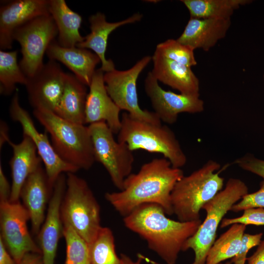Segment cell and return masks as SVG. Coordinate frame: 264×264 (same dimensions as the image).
Instances as JSON below:
<instances>
[{
    "label": "cell",
    "instance_id": "obj_14",
    "mask_svg": "<svg viewBox=\"0 0 264 264\" xmlns=\"http://www.w3.org/2000/svg\"><path fill=\"white\" fill-rule=\"evenodd\" d=\"M65 73L56 61L44 64L25 85L30 105L35 109L54 112L63 92Z\"/></svg>",
    "mask_w": 264,
    "mask_h": 264
},
{
    "label": "cell",
    "instance_id": "obj_31",
    "mask_svg": "<svg viewBox=\"0 0 264 264\" xmlns=\"http://www.w3.org/2000/svg\"><path fill=\"white\" fill-rule=\"evenodd\" d=\"M194 51L190 47L174 39L158 44L155 50L165 58L190 67L197 64Z\"/></svg>",
    "mask_w": 264,
    "mask_h": 264
},
{
    "label": "cell",
    "instance_id": "obj_1",
    "mask_svg": "<svg viewBox=\"0 0 264 264\" xmlns=\"http://www.w3.org/2000/svg\"><path fill=\"white\" fill-rule=\"evenodd\" d=\"M181 168H175L164 157L144 164L136 174L125 179L122 190L107 192L106 199L125 217L146 203L161 206L166 215L174 214L171 194L176 183L184 176Z\"/></svg>",
    "mask_w": 264,
    "mask_h": 264
},
{
    "label": "cell",
    "instance_id": "obj_20",
    "mask_svg": "<svg viewBox=\"0 0 264 264\" xmlns=\"http://www.w3.org/2000/svg\"><path fill=\"white\" fill-rule=\"evenodd\" d=\"M152 57L153 76L158 81L180 93L199 96V81L191 67L160 55L156 52Z\"/></svg>",
    "mask_w": 264,
    "mask_h": 264
},
{
    "label": "cell",
    "instance_id": "obj_27",
    "mask_svg": "<svg viewBox=\"0 0 264 264\" xmlns=\"http://www.w3.org/2000/svg\"><path fill=\"white\" fill-rule=\"evenodd\" d=\"M246 225L233 224L215 240L209 249L205 264H220L234 258L239 252Z\"/></svg>",
    "mask_w": 264,
    "mask_h": 264
},
{
    "label": "cell",
    "instance_id": "obj_42",
    "mask_svg": "<svg viewBox=\"0 0 264 264\" xmlns=\"http://www.w3.org/2000/svg\"><path fill=\"white\" fill-rule=\"evenodd\" d=\"M220 264H232V262L230 261L226 262H225V263H224V264L220 263Z\"/></svg>",
    "mask_w": 264,
    "mask_h": 264
},
{
    "label": "cell",
    "instance_id": "obj_10",
    "mask_svg": "<svg viewBox=\"0 0 264 264\" xmlns=\"http://www.w3.org/2000/svg\"><path fill=\"white\" fill-rule=\"evenodd\" d=\"M152 60V57L146 56L129 69L104 72V80L109 95L121 110L134 119L160 125L161 121L154 111L140 107L137 93L138 77Z\"/></svg>",
    "mask_w": 264,
    "mask_h": 264
},
{
    "label": "cell",
    "instance_id": "obj_28",
    "mask_svg": "<svg viewBox=\"0 0 264 264\" xmlns=\"http://www.w3.org/2000/svg\"><path fill=\"white\" fill-rule=\"evenodd\" d=\"M16 50H0V92L4 95L14 92L17 84L25 85L27 77L17 61Z\"/></svg>",
    "mask_w": 264,
    "mask_h": 264
},
{
    "label": "cell",
    "instance_id": "obj_18",
    "mask_svg": "<svg viewBox=\"0 0 264 264\" xmlns=\"http://www.w3.org/2000/svg\"><path fill=\"white\" fill-rule=\"evenodd\" d=\"M53 187L49 183L45 170L41 165L29 176L21 189L20 198L29 214L34 235L38 234L44 222L46 205Z\"/></svg>",
    "mask_w": 264,
    "mask_h": 264
},
{
    "label": "cell",
    "instance_id": "obj_3",
    "mask_svg": "<svg viewBox=\"0 0 264 264\" xmlns=\"http://www.w3.org/2000/svg\"><path fill=\"white\" fill-rule=\"evenodd\" d=\"M220 167L219 163L210 159L176 183L171 201L174 214L179 221L200 220V212L203 205L223 188L224 178L218 171Z\"/></svg>",
    "mask_w": 264,
    "mask_h": 264
},
{
    "label": "cell",
    "instance_id": "obj_37",
    "mask_svg": "<svg viewBox=\"0 0 264 264\" xmlns=\"http://www.w3.org/2000/svg\"><path fill=\"white\" fill-rule=\"evenodd\" d=\"M248 264H264V239L255 252L249 257L247 258Z\"/></svg>",
    "mask_w": 264,
    "mask_h": 264
},
{
    "label": "cell",
    "instance_id": "obj_13",
    "mask_svg": "<svg viewBox=\"0 0 264 264\" xmlns=\"http://www.w3.org/2000/svg\"><path fill=\"white\" fill-rule=\"evenodd\" d=\"M144 88L154 112L165 123H175L179 113H198L204 110V102L199 96L177 94L163 89L151 72L147 75Z\"/></svg>",
    "mask_w": 264,
    "mask_h": 264
},
{
    "label": "cell",
    "instance_id": "obj_15",
    "mask_svg": "<svg viewBox=\"0 0 264 264\" xmlns=\"http://www.w3.org/2000/svg\"><path fill=\"white\" fill-rule=\"evenodd\" d=\"M66 187V177L62 174L54 184L46 215L37 235L44 264H54L59 240L63 235L61 205Z\"/></svg>",
    "mask_w": 264,
    "mask_h": 264
},
{
    "label": "cell",
    "instance_id": "obj_38",
    "mask_svg": "<svg viewBox=\"0 0 264 264\" xmlns=\"http://www.w3.org/2000/svg\"><path fill=\"white\" fill-rule=\"evenodd\" d=\"M18 264H44L42 254L28 253Z\"/></svg>",
    "mask_w": 264,
    "mask_h": 264
},
{
    "label": "cell",
    "instance_id": "obj_39",
    "mask_svg": "<svg viewBox=\"0 0 264 264\" xmlns=\"http://www.w3.org/2000/svg\"><path fill=\"white\" fill-rule=\"evenodd\" d=\"M0 264H17L0 238Z\"/></svg>",
    "mask_w": 264,
    "mask_h": 264
},
{
    "label": "cell",
    "instance_id": "obj_24",
    "mask_svg": "<svg viewBox=\"0 0 264 264\" xmlns=\"http://www.w3.org/2000/svg\"><path fill=\"white\" fill-rule=\"evenodd\" d=\"M88 93L86 85L73 74L65 72L63 92L54 113L69 122L85 125Z\"/></svg>",
    "mask_w": 264,
    "mask_h": 264
},
{
    "label": "cell",
    "instance_id": "obj_22",
    "mask_svg": "<svg viewBox=\"0 0 264 264\" xmlns=\"http://www.w3.org/2000/svg\"><path fill=\"white\" fill-rule=\"evenodd\" d=\"M45 54L49 60L65 65L80 81L88 87L95 67L101 62L97 55L88 49L63 47L55 40L49 45Z\"/></svg>",
    "mask_w": 264,
    "mask_h": 264
},
{
    "label": "cell",
    "instance_id": "obj_5",
    "mask_svg": "<svg viewBox=\"0 0 264 264\" xmlns=\"http://www.w3.org/2000/svg\"><path fill=\"white\" fill-rule=\"evenodd\" d=\"M117 141L125 143L132 152L143 150L159 153L173 167L181 168L187 157L174 132L166 125H156L132 118L127 112L121 116Z\"/></svg>",
    "mask_w": 264,
    "mask_h": 264
},
{
    "label": "cell",
    "instance_id": "obj_4",
    "mask_svg": "<svg viewBox=\"0 0 264 264\" xmlns=\"http://www.w3.org/2000/svg\"><path fill=\"white\" fill-rule=\"evenodd\" d=\"M35 117L50 135L58 155L79 169L88 170L95 161L88 126L67 121L53 111L35 109Z\"/></svg>",
    "mask_w": 264,
    "mask_h": 264
},
{
    "label": "cell",
    "instance_id": "obj_43",
    "mask_svg": "<svg viewBox=\"0 0 264 264\" xmlns=\"http://www.w3.org/2000/svg\"></svg>",
    "mask_w": 264,
    "mask_h": 264
},
{
    "label": "cell",
    "instance_id": "obj_11",
    "mask_svg": "<svg viewBox=\"0 0 264 264\" xmlns=\"http://www.w3.org/2000/svg\"><path fill=\"white\" fill-rule=\"evenodd\" d=\"M29 214L19 201L0 202V238L18 264L28 253L42 254L27 228Z\"/></svg>",
    "mask_w": 264,
    "mask_h": 264
},
{
    "label": "cell",
    "instance_id": "obj_16",
    "mask_svg": "<svg viewBox=\"0 0 264 264\" xmlns=\"http://www.w3.org/2000/svg\"><path fill=\"white\" fill-rule=\"evenodd\" d=\"M49 14L47 0H15L1 5L0 50L12 48L13 34L18 28L38 17Z\"/></svg>",
    "mask_w": 264,
    "mask_h": 264
},
{
    "label": "cell",
    "instance_id": "obj_30",
    "mask_svg": "<svg viewBox=\"0 0 264 264\" xmlns=\"http://www.w3.org/2000/svg\"><path fill=\"white\" fill-rule=\"evenodd\" d=\"M63 236L66 243L65 264H91L88 244L68 224H63Z\"/></svg>",
    "mask_w": 264,
    "mask_h": 264
},
{
    "label": "cell",
    "instance_id": "obj_40",
    "mask_svg": "<svg viewBox=\"0 0 264 264\" xmlns=\"http://www.w3.org/2000/svg\"><path fill=\"white\" fill-rule=\"evenodd\" d=\"M8 135V127L3 120L0 121V150L3 144L9 139Z\"/></svg>",
    "mask_w": 264,
    "mask_h": 264
},
{
    "label": "cell",
    "instance_id": "obj_35",
    "mask_svg": "<svg viewBox=\"0 0 264 264\" xmlns=\"http://www.w3.org/2000/svg\"><path fill=\"white\" fill-rule=\"evenodd\" d=\"M234 163L242 169L258 175L264 180V160L247 154L236 159Z\"/></svg>",
    "mask_w": 264,
    "mask_h": 264
},
{
    "label": "cell",
    "instance_id": "obj_29",
    "mask_svg": "<svg viewBox=\"0 0 264 264\" xmlns=\"http://www.w3.org/2000/svg\"><path fill=\"white\" fill-rule=\"evenodd\" d=\"M88 245L91 264H121L110 228L101 226L94 240Z\"/></svg>",
    "mask_w": 264,
    "mask_h": 264
},
{
    "label": "cell",
    "instance_id": "obj_23",
    "mask_svg": "<svg viewBox=\"0 0 264 264\" xmlns=\"http://www.w3.org/2000/svg\"><path fill=\"white\" fill-rule=\"evenodd\" d=\"M231 20L190 18L184 31L176 39L193 49L207 51L226 35Z\"/></svg>",
    "mask_w": 264,
    "mask_h": 264
},
{
    "label": "cell",
    "instance_id": "obj_32",
    "mask_svg": "<svg viewBox=\"0 0 264 264\" xmlns=\"http://www.w3.org/2000/svg\"><path fill=\"white\" fill-rule=\"evenodd\" d=\"M242 216L233 218H223L220 227L223 228L233 224H252L257 226L264 225V208H250L243 211Z\"/></svg>",
    "mask_w": 264,
    "mask_h": 264
},
{
    "label": "cell",
    "instance_id": "obj_6",
    "mask_svg": "<svg viewBox=\"0 0 264 264\" xmlns=\"http://www.w3.org/2000/svg\"><path fill=\"white\" fill-rule=\"evenodd\" d=\"M248 193L246 184L237 178H229L224 187L202 209L206 217L197 232L185 243L183 251L191 249L195 258L191 264H205L208 252L216 240L217 232L224 216L232 207Z\"/></svg>",
    "mask_w": 264,
    "mask_h": 264
},
{
    "label": "cell",
    "instance_id": "obj_21",
    "mask_svg": "<svg viewBox=\"0 0 264 264\" xmlns=\"http://www.w3.org/2000/svg\"><path fill=\"white\" fill-rule=\"evenodd\" d=\"M13 151L9 164L11 170L12 184L9 201H19L21 189L29 176L40 165L42 160L31 139L23 134L22 141L18 144L7 141Z\"/></svg>",
    "mask_w": 264,
    "mask_h": 264
},
{
    "label": "cell",
    "instance_id": "obj_34",
    "mask_svg": "<svg viewBox=\"0 0 264 264\" xmlns=\"http://www.w3.org/2000/svg\"><path fill=\"white\" fill-rule=\"evenodd\" d=\"M263 235V233L255 234L244 233L242 238L241 249L239 253L231 260L232 264H245L248 251L252 247L258 246L260 244Z\"/></svg>",
    "mask_w": 264,
    "mask_h": 264
},
{
    "label": "cell",
    "instance_id": "obj_17",
    "mask_svg": "<svg viewBox=\"0 0 264 264\" xmlns=\"http://www.w3.org/2000/svg\"><path fill=\"white\" fill-rule=\"evenodd\" d=\"M104 75L100 68L93 75L86 100L85 124L105 121L113 133H118L121 126V110L109 95Z\"/></svg>",
    "mask_w": 264,
    "mask_h": 264
},
{
    "label": "cell",
    "instance_id": "obj_7",
    "mask_svg": "<svg viewBox=\"0 0 264 264\" xmlns=\"http://www.w3.org/2000/svg\"><path fill=\"white\" fill-rule=\"evenodd\" d=\"M61 216L63 223L70 225L88 244L101 227L100 206L92 191L85 180L73 173L67 174Z\"/></svg>",
    "mask_w": 264,
    "mask_h": 264
},
{
    "label": "cell",
    "instance_id": "obj_41",
    "mask_svg": "<svg viewBox=\"0 0 264 264\" xmlns=\"http://www.w3.org/2000/svg\"><path fill=\"white\" fill-rule=\"evenodd\" d=\"M121 264H141L142 258L139 257L136 261H134L130 257L124 254L120 255Z\"/></svg>",
    "mask_w": 264,
    "mask_h": 264
},
{
    "label": "cell",
    "instance_id": "obj_25",
    "mask_svg": "<svg viewBox=\"0 0 264 264\" xmlns=\"http://www.w3.org/2000/svg\"><path fill=\"white\" fill-rule=\"evenodd\" d=\"M48 5L58 31V43L65 47L76 46L84 39L79 32L81 16L71 9L65 0H49Z\"/></svg>",
    "mask_w": 264,
    "mask_h": 264
},
{
    "label": "cell",
    "instance_id": "obj_12",
    "mask_svg": "<svg viewBox=\"0 0 264 264\" xmlns=\"http://www.w3.org/2000/svg\"><path fill=\"white\" fill-rule=\"evenodd\" d=\"M9 109L11 118L20 124L23 134L29 137L35 145L51 186H54L58 177L63 173H74L79 170L63 160L55 152L47 134L37 130L27 111L20 105L18 92L13 96Z\"/></svg>",
    "mask_w": 264,
    "mask_h": 264
},
{
    "label": "cell",
    "instance_id": "obj_36",
    "mask_svg": "<svg viewBox=\"0 0 264 264\" xmlns=\"http://www.w3.org/2000/svg\"><path fill=\"white\" fill-rule=\"evenodd\" d=\"M11 192V186L5 176L0 163V202L9 201Z\"/></svg>",
    "mask_w": 264,
    "mask_h": 264
},
{
    "label": "cell",
    "instance_id": "obj_8",
    "mask_svg": "<svg viewBox=\"0 0 264 264\" xmlns=\"http://www.w3.org/2000/svg\"><path fill=\"white\" fill-rule=\"evenodd\" d=\"M88 127L95 161L105 167L114 186L122 190L125 179L132 173L133 152L125 143L115 140L105 121L91 124Z\"/></svg>",
    "mask_w": 264,
    "mask_h": 264
},
{
    "label": "cell",
    "instance_id": "obj_33",
    "mask_svg": "<svg viewBox=\"0 0 264 264\" xmlns=\"http://www.w3.org/2000/svg\"><path fill=\"white\" fill-rule=\"evenodd\" d=\"M264 208V180L260 184V189L255 192L244 196L233 205L231 211L239 212L250 208Z\"/></svg>",
    "mask_w": 264,
    "mask_h": 264
},
{
    "label": "cell",
    "instance_id": "obj_9",
    "mask_svg": "<svg viewBox=\"0 0 264 264\" xmlns=\"http://www.w3.org/2000/svg\"><path fill=\"white\" fill-rule=\"evenodd\" d=\"M58 34L50 14L38 17L15 30L13 39L20 44L22 55L19 65L27 78L43 66L44 54Z\"/></svg>",
    "mask_w": 264,
    "mask_h": 264
},
{
    "label": "cell",
    "instance_id": "obj_26",
    "mask_svg": "<svg viewBox=\"0 0 264 264\" xmlns=\"http://www.w3.org/2000/svg\"><path fill=\"white\" fill-rule=\"evenodd\" d=\"M189 11L190 18L216 20L230 19L240 6L250 0H181Z\"/></svg>",
    "mask_w": 264,
    "mask_h": 264
},
{
    "label": "cell",
    "instance_id": "obj_2",
    "mask_svg": "<svg viewBox=\"0 0 264 264\" xmlns=\"http://www.w3.org/2000/svg\"><path fill=\"white\" fill-rule=\"evenodd\" d=\"M156 203L142 204L124 217L125 226L145 240L166 264H175L185 242L197 232L201 220L182 222L166 216Z\"/></svg>",
    "mask_w": 264,
    "mask_h": 264
},
{
    "label": "cell",
    "instance_id": "obj_19",
    "mask_svg": "<svg viewBox=\"0 0 264 264\" xmlns=\"http://www.w3.org/2000/svg\"><path fill=\"white\" fill-rule=\"evenodd\" d=\"M142 18V15L137 13L124 20L110 22L107 21L104 14L97 12L88 18L90 32L84 37V40L76 46L91 49L101 60L100 68L104 72L112 71L115 69L114 64L111 60H107L105 56L109 35L118 27L139 22Z\"/></svg>",
    "mask_w": 264,
    "mask_h": 264
}]
</instances>
